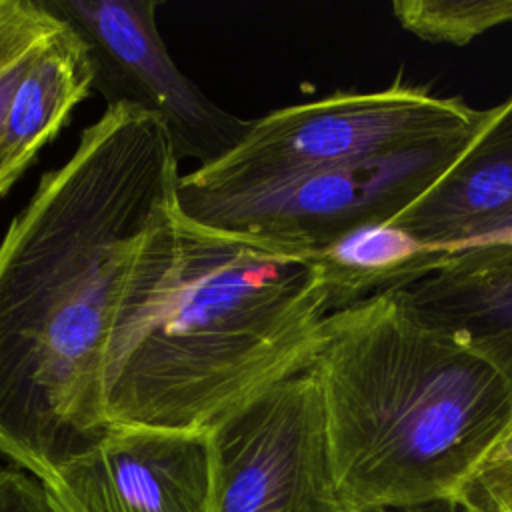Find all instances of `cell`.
Here are the masks:
<instances>
[{
	"label": "cell",
	"mask_w": 512,
	"mask_h": 512,
	"mask_svg": "<svg viewBox=\"0 0 512 512\" xmlns=\"http://www.w3.org/2000/svg\"><path fill=\"white\" fill-rule=\"evenodd\" d=\"M310 368L348 512L456 500L512 432V374L400 288L328 314Z\"/></svg>",
	"instance_id": "cell-3"
},
{
	"label": "cell",
	"mask_w": 512,
	"mask_h": 512,
	"mask_svg": "<svg viewBox=\"0 0 512 512\" xmlns=\"http://www.w3.org/2000/svg\"><path fill=\"white\" fill-rule=\"evenodd\" d=\"M208 432L114 426L44 482L60 512H210Z\"/></svg>",
	"instance_id": "cell-8"
},
{
	"label": "cell",
	"mask_w": 512,
	"mask_h": 512,
	"mask_svg": "<svg viewBox=\"0 0 512 512\" xmlns=\"http://www.w3.org/2000/svg\"><path fill=\"white\" fill-rule=\"evenodd\" d=\"M392 14L420 40L466 46L490 28L512 22V0H396Z\"/></svg>",
	"instance_id": "cell-14"
},
{
	"label": "cell",
	"mask_w": 512,
	"mask_h": 512,
	"mask_svg": "<svg viewBox=\"0 0 512 512\" xmlns=\"http://www.w3.org/2000/svg\"><path fill=\"white\" fill-rule=\"evenodd\" d=\"M86 44L92 90L108 106L130 104L156 116L178 160L206 166L228 154L250 122L210 100L170 56L158 30V0H44Z\"/></svg>",
	"instance_id": "cell-7"
},
{
	"label": "cell",
	"mask_w": 512,
	"mask_h": 512,
	"mask_svg": "<svg viewBox=\"0 0 512 512\" xmlns=\"http://www.w3.org/2000/svg\"><path fill=\"white\" fill-rule=\"evenodd\" d=\"M374 512H466L458 500H436L418 506H404V508H388V510H374Z\"/></svg>",
	"instance_id": "cell-18"
},
{
	"label": "cell",
	"mask_w": 512,
	"mask_h": 512,
	"mask_svg": "<svg viewBox=\"0 0 512 512\" xmlns=\"http://www.w3.org/2000/svg\"><path fill=\"white\" fill-rule=\"evenodd\" d=\"M328 292L310 254L208 228L174 204L144 238L104 356L114 426L208 432L312 366Z\"/></svg>",
	"instance_id": "cell-2"
},
{
	"label": "cell",
	"mask_w": 512,
	"mask_h": 512,
	"mask_svg": "<svg viewBox=\"0 0 512 512\" xmlns=\"http://www.w3.org/2000/svg\"><path fill=\"white\" fill-rule=\"evenodd\" d=\"M178 162L156 116L106 106L0 240V454L42 484L114 430L106 344L138 250L176 204Z\"/></svg>",
	"instance_id": "cell-1"
},
{
	"label": "cell",
	"mask_w": 512,
	"mask_h": 512,
	"mask_svg": "<svg viewBox=\"0 0 512 512\" xmlns=\"http://www.w3.org/2000/svg\"><path fill=\"white\" fill-rule=\"evenodd\" d=\"M494 458H512V432L506 436V440L500 444V448L494 452V456L490 460H494Z\"/></svg>",
	"instance_id": "cell-19"
},
{
	"label": "cell",
	"mask_w": 512,
	"mask_h": 512,
	"mask_svg": "<svg viewBox=\"0 0 512 512\" xmlns=\"http://www.w3.org/2000/svg\"><path fill=\"white\" fill-rule=\"evenodd\" d=\"M488 246H510L512 248V212L490 222L474 238H470L446 252L466 250V248H488Z\"/></svg>",
	"instance_id": "cell-17"
},
{
	"label": "cell",
	"mask_w": 512,
	"mask_h": 512,
	"mask_svg": "<svg viewBox=\"0 0 512 512\" xmlns=\"http://www.w3.org/2000/svg\"><path fill=\"white\" fill-rule=\"evenodd\" d=\"M94 68L86 44L66 24L14 90L4 120V142L12 164L26 172L38 152L70 120L92 92Z\"/></svg>",
	"instance_id": "cell-11"
},
{
	"label": "cell",
	"mask_w": 512,
	"mask_h": 512,
	"mask_svg": "<svg viewBox=\"0 0 512 512\" xmlns=\"http://www.w3.org/2000/svg\"><path fill=\"white\" fill-rule=\"evenodd\" d=\"M438 248L390 224L358 226L310 254L332 312L428 272Z\"/></svg>",
	"instance_id": "cell-12"
},
{
	"label": "cell",
	"mask_w": 512,
	"mask_h": 512,
	"mask_svg": "<svg viewBox=\"0 0 512 512\" xmlns=\"http://www.w3.org/2000/svg\"><path fill=\"white\" fill-rule=\"evenodd\" d=\"M488 118L460 98L394 82L272 110L212 164L180 176L196 192H238L296 174L360 166L472 136Z\"/></svg>",
	"instance_id": "cell-4"
},
{
	"label": "cell",
	"mask_w": 512,
	"mask_h": 512,
	"mask_svg": "<svg viewBox=\"0 0 512 512\" xmlns=\"http://www.w3.org/2000/svg\"><path fill=\"white\" fill-rule=\"evenodd\" d=\"M474 136L238 192L178 186L176 206L208 228L312 254L358 226L390 222L442 178Z\"/></svg>",
	"instance_id": "cell-5"
},
{
	"label": "cell",
	"mask_w": 512,
	"mask_h": 512,
	"mask_svg": "<svg viewBox=\"0 0 512 512\" xmlns=\"http://www.w3.org/2000/svg\"><path fill=\"white\" fill-rule=\"evenodd\" d=\"M426 318L448 326L512 374V248L438 252L428 272L398 286Z\"/></svg>",
	"instance_id": "cell-10"
},
{
	"label": "cell",
	"mask_w": 512,
	"mask_h": 512,
	"mask_svg": "<svg viewBox=\"0 0 512 512\" xmlns=\"http://www.w3.org/2000/svg\"><path fill=\"white\" fill-rule=\"evenodd\" d=\"M210 512H348L336 486L312 368L208 430Z\"/></svg>",
	"instance_id": "cell-6"
},
{
	"label": "cell",
	"mask_w": 512,
	"mask_h": 512,
	"mask_svg": "<svg viewBox=\"0 0 512 512\" xmlns=\"http://www.w3.org/2000/svg\"><path fill=\"white\" fill-rule=\"evenodd\" d=\"M456 500L466 512H512V458L488 460Z\"/></svg>",
	"instance_id": "cell-15"
},
{
	"label": "cell",
	"mask_w": 512,
	"mask_h": 512,
	"mask_svg": "<svg viewBox=\"0 0 512 512\" xmlns=\"http://www.w3.org/2000/svg\"><path fill=\"white\" fill-rule=\"evenodd\" d=\"M66 28L44 0H0V198L24 174L6 150L4 120L16 86Z\"/></svg>",
	"instance_id": "cell-13"
},
{
	"label": "cell",
	"mask_w": 512,
	"mask_h": 512,
	"mask_svg": "<svg viewBox=\"0 0 512 512\" xmlns=\"http://www.w3.org/2000/svg\"><path fill=\"white\" fill-rule=\"evenodd\" d=\"M0 512H60L44 484L18 466H0Z\"/></svg>",
	"instance_id": "cell-16"
},
{
	"label": "cell",
	"mask_w": 512,
	"mask_h": 512,
	"mask_svg": "<svg viewBox=\"0 0 512 512\" xmlns=\"http://www.w3.org/2000/svg\"><path fill=\"white\" fill-rule=\"evenodd\" d=\"M508 212H512V96L488 108V118L458 160L390 224L446 252Z\"/></svg>",
	"instance_id": "cell-9"
}]
</instances>
